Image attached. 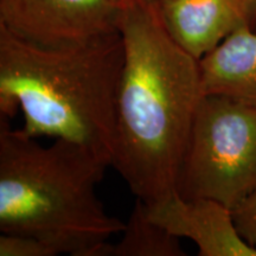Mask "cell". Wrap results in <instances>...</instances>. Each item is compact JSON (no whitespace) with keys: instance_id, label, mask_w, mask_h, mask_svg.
Returning a JSON list of instances; mask_svg holds the SVG:
<instances>
[{"instance_id":"cell-2","label":"cell","mask_w":256,"mask_h":256,"mask_svg":"<svg viewBox=\"0 0 256 256\" xmlns=\"http://www.w3.org/2000/svg\"><path fill=\"white\" fill-rule=\"evenodd\" d=\"M122 66L119 31L46 48L0 26V114L8 120L20 108L25 134L78 142L113 165Z\"/></svg>"},{"instance_id":"cell-8","label":"cell","mask_w":256,"mask_h":256,"mask_svg":"<svg viewBox=\"0 0 256 256\" xmlns=\"http://www.w3.org/2000/svg\"><path fill=\"white\" fill-rule=\"evenodd\" d=\"M204 94L256 107V34L246 25L200 60Z\"/></svg>"},{"instance_id":"cell-6","label":"cell","mask_w":256,"mask_h":256,"mask_svg":"<svg viewBox=\"0 0 256 256\" xmlns=\"http://www.w3.org/2000/svg\"><path fill=\"white\" fill-rule=\"evenodd\" d=\"M146 206L156 223L179 238L196 243L200 256H256V248L240 234L232 210L220 202L188 200L174 192Z\"/></svg>"},{"instance_id":"cell-3","label":"cell","mask_w":256,"mask_h":256,"mask_svg":"<svg viewBox=\"0 0 256 256\" xmlns=\"http://www.w3.org/2000/svg\"><path fill=\"white\" fill-rule=\"evenodd\" d=\"M110 166L78 142L40 145L0 118V232L36 238L58 255L94 256L124 229L96 194Z\"/></svg>"},{"instance_id":"cell-10","label":"cell","mask_w":256,"mask_h":256,"mask_svg":"<svg viewBox=\"0 0 256 256\" xmlns=\"http://www.w3.org/2000/svg\"><path fill=\"white\" fill-rule=\"evenodd\" d=\"M57 252L36 238L0 234V256H56Z\"/></svg>"},{"instance_id":"cell-1","label":"cell","mask_w":256,"mask_h":256,"mask_svg":"<svg viewBox=\"0 0 256 256\" xmlns=\"http://www.w3.org/2000/svg\"><path fill=\"white\" fill-rule=\"evenodd\" d=\"M118 28L124 66L112 168L134 196L153 204L176 192L204 96L200 64L170 34L158 0H132L121 8Z\"/></svg>"},{"instance_id":"cell-4","label":"cell","mask_w":256,"mask_h":256,"mask_svg":"<svg viewBox=\"0 0 256 256\" xmlns=\"http://www.w3.org/2000/svg\"><path fill=\"white\" fill-rule=\"evenodd\" d=\"M256 191V107L204 94L194 114L176 192L234 210Z\"/></svg>"},{"instance_id":"cell-5","label":"cell","mask_w":256,"mask_h":256,"mask_svg":"<svg viewBox=\"0 0 256 256\" xmlns=\"http://www.w3.org/2000/svg\"><path fill=\"white\" fill-rule=\"evenodd\" d=\"M110 0H0V26L46 48L81 44L119 31Z\"/></svg>"},{"instance_id":"cell-9","label":"cell","mask_w":256,"mask_h":256,"mask_svg":"<svg viewBox=\"0 0 256 256\" xmlns=\"http://www.w3.org/2000/svg\"><path fill=\"white\" fill-rule=\"evenodd\" d=\"M121 238L116 243H104L94 256H185L179 238L156 223L146 203L136 198Z\"/></svg>"},{"instance_id":"cell-12","label":"cell","mask_w":256,"mask_h":256,"mask_svg":"<svg viewBox=\"0 0 256 256\" xmlns=\"http://www.w3.org/2000/svg\"><path fill=\"white\" fill-rule=\"evenodd\" d=\"M110 2L116 6H119V8H124V6H126L127 4H130L132 0H110Z\"/></svg>"},{"instance_id":"cell-13","label":"cell","mask_w":256,"mask_h":256,"mask_svg":"<svg viewBox=\"0 0 256 256\" xmlns=\"http://www.w3.org/2000/svg\"><path fill=\"white\" fill-rule=\"evenodd\" d=\"M256 22V0H255V20H254V23Z\"/></svg>"},{"instance_id":"cell-7","label":"cell","mask_w":256,"mask_h":256,"mask_svg":"<svg viewBox=\"0 0 256 256\" xmlns=\"http://www.w3.org/2000/svg\"><path fill=\"white\" fill-rule=\"evenodd\" d=\"M160 14L174 40L202 60L240 28L255 20V0H162Z\"/></svg>"},{"instance_id":"cell-14","label":"cell","mask_w":256,"mask_h":256,"mask_svg":"<svg viewBox=\"0 0 256 256\" xmlns=\"http://www.w3.org/2000/svg\"><path fill=\"white\" fill-rule=\"evenodd\" d=\"M158 2H162V0H158Z\"/></svg>"},{"instance_id":"cell-11","label":"cell","mask_w":256,"mask_h":256,"mask_svg":"<svg viewBox=\"0 0 256 256\" xmlns=\"http://www.w3.org/2000/svg\"><path fill=\"white\" fill-rule=\"evenodd\" d=\"M232 216L242 238L256 248V191L232 210Z\"/></svg>"}]
</instances>
